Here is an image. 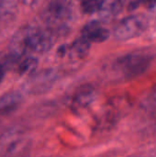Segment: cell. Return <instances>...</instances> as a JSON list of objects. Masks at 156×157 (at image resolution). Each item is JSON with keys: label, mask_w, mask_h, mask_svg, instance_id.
<instances>
[{"label": "cell", "mask_w": 156, "mask_h": 157, "mask_svg": "<svg viewBox=\"0 0 156 157\" xmlns=\"http://www.w3.org/2000/svg\"><path fill=\"white\" fill-rule=\"evenodd\" d=\"M39 61L34 56L26 57L18 64V73L20 75H32L36 72Z\"/></svg>", "instance_id": "11"}, {"label": "cell", "mask_w": 156, "mask_h": 157, "mask_svg": "<svg viewBox=\"0 0 156 157\" xmlns=\"http://www.w3.org/2000/svg\"><path fill=\"white\" fill-rule=\"evenodd\" d=\"M149 27V18L144 15H132L123 18L114 29L119 40H128L142 35Z\"/></svg>", "instance_id": "4"}, {"label": "cell", "mask_w": 156, "mask_h": 157, "mask_svg": "<svg viewBox=\"0 0 156 157\" xmlns=\"http://www.w3.org/2000/svg\"><path fill=\"white\" fill-rule=\"evenodd\" d=\"M4 76H5V68L2 64H0V84L4 79Z\"/></svg>", "instance_id": "16"}, {"label": "cell", "mask_w": 156, "mask_h": 157, "mask_svg": "<svg viewBox=\"0 0 156 157\" xmlns=\"http://www.w3.org/2000/svg\"><path fill=\"white\" fill-rule=\"evenodd\" d=\"M72 0H51L42 13V18L48 29L60 32L68 29L74 18Z\"/></svg>", "instance_id": "2"}, {"label": "cell", "mask_w": 156, "mask_h": 157, "mask_svg": "<svg viewBox=\"0 0 156 157\" xmlns=\"http://www.w3.org/2000/svg\"><path fill=\"white\" fill-rule=\"evenodd\" d=\"M54 80L55 74L52 70H43L39 73H34L27 82V89L29 92L44 91L52 85Z\"/></svg>", "instance_id": "5"}, {"label": "cell", "mask_w": 156, "mask_h": 157, "mask_svg": "<svg viewBox=\"0 0 156 157\" xmlns=\"http://www.w3.org/2000/svg\"><path fill=\"white\" fill-rule=\"evenodd\" d=\"M37 1H39V0H24L25 4L28 5V6H32V5H34Z\"/></svg>", "instance_id": "17"}, {"label": "cell", "mask_w": 156, "mask_h": 157, "mask_svg": "<svg viewBox=\"0 0 156 157\" xmlns=\"http://www.w3.org/2000/svg\"><path fill=\"white\" fill-rule=\"evenodd\" d=\"M95 97V89L91 86H84L75 93L73 99V106L76 109L86 108L93 102Z\"/></svg>", "instance_id": "9"}, {"label": "cell", "mask_w": 156, "mask_h": 157, "mask_svg": "<svg viewBox=\"0 0 156 157\" xmlns=\"http://www.w3.org/2000/svg\"><path fill=\"white\" fill-rule=\"evenodd\" d=\"M82 36L88 40L91 43H100L106 41L109 36V30L105 28L100 22L93 20L88 22L82 30Z\"/></svg>", "instance_id": "6"}, {"label": "cell", "mask_w": 156, "mask_h": 157, "mask_svg": "<svg viewBox=\"0 0 156 157\" xmlns=\"http://www.w3.org/2000/svg\"><path fill=\"white\" fill-rule=\"evenodd\" d=\"M101 0H82V10L86 14H93L97 12L100 6Z\"/></svg>", "instance_id": "13"}, {"label": "cell", "mask_w": 156, "mask_h": 157, "mask_svg": "<svg viewBox=\"0 0 156 157\" xmlns=\"http://www.w3.org/2000/svg\"><path fill=\"white\" fill-rule=\"evenodd\" d=\"M22 97L17 92H9L0 98V115L14 111L21 103Z\"/></svg>", "instance_id": "10"}, {"label": "cell", "mask_w": 156, "mask_h": 157, "mask_svg": "<svg viewBox=\"0 0 156 157\" xmlns=\"http://www.w3.org/2000/svg\"><path fill=\"white\" fill-rule=\"evenodd\" d=\"M151 63V57L143 53H130L120 57L114 66L125 78H133L143 74Z\"/></svg>", "instance_id": "3"}, {"label": "cell", "mask_w": 156, "mask_h": 157, "mask_svg": "<svg viewBox=\"0 0 156 157\" xmlns=\"http://www.w3.org/2000/svg\"><path fill=\"white\" fill-rule=\"evenodd\" d=\"M125 0H101L98 13L103 19H111L123 9Z\"/></svg>", "instance_id": "7"}, {"label": "cell", "mask_w": 156, "mask_h": 157, "mask_svg": "<svg viewBox=\"0 0 156 157\" xmlns=\"http://www.w3.org/2000/svg\"><path fill=\"white\" fill-rule=\"evenodd\" d=\"M145 4L150 14L156 17V0H146Z\"/></svg>", "instance_id": "14"}, {"label": "cell", "mask_w": 156, "mask_h": 157, "mask_svg": "<svg viewBox=\"0 0 156 157\" xmlns=\"http://www.w3.org/2000/svg\"><path fill=\"white\" fill-rule=\"evenodd\" d=\"M90 47L91 42L85 37L81 36L73 42V44L69 47L67 52L72 60H81L88 54Z\"/></svg>", "instance_id": "8"}, {"label": "cell", "mask_w": 156, "mask_h": 157, "mask_svg": "<svg viewBox=\"0 0 156 157\" xmlns=\"http://www.w3.org/2000/svg\"><path fill=\"white\" fill-rule=\"evenodd\" d=\"M19 0H0V15L8 16L13 14L17 7Z\"/></svg>", "instance_id": "12"}, {"label": "cell", "mask_w": 156, "mask_h": 157, "mask_svg": "<svg viewBox=\"0 0 156 157\" xmlns=\"http://www.w3.org/2000/svg\"><path fill=\"white\" fill-rule=\"evenodd\" d=\"M53 44L52 32L38 27L27 26L20 29L11 40V50L16 55L43 53Z\"/></svg>", "instance_id": "1"}, {"label": "cell", "mask_w": 156, "mask_h": 157, "mask_svg": "<svg viewBox=\"0 0 156 157\" xmlns=\"http://www.w3.org/2000/svg\"><path fill=\"white\" fill-rule=\"evenodd\" d=\"M143 3H146V0H131V2L129 4V9L131 11H133Z\"/></svg>", "instance_id": "15"}]
</instances>
